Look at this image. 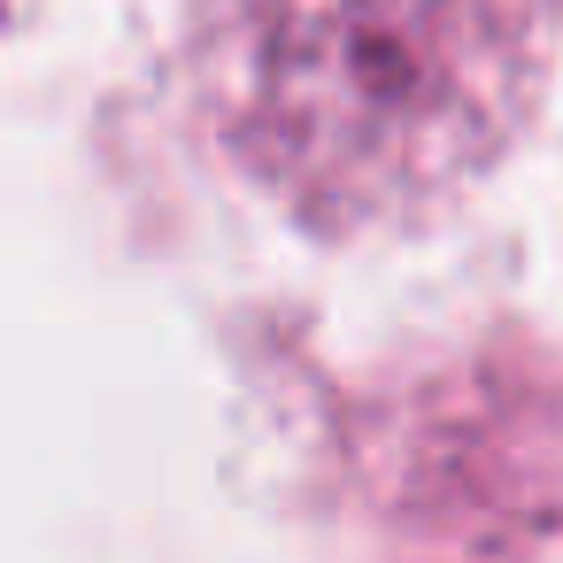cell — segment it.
<instances>
[{
    "mask_svg": "<svg viewBox=\"0 0 563 563\" xmlns=\"http://www.w3.org/2000/svg\"><path fill=\"white\" fill-rule=\"evenodd\" d=\"M548 0H201V93L317 232L471 194L532 117Z\"/></svg>",
    "mask_w": 563,
    "mask_h": 563,
    "instance_id": "6da1fadb",
    "label": "cell"
}]
</instances>
